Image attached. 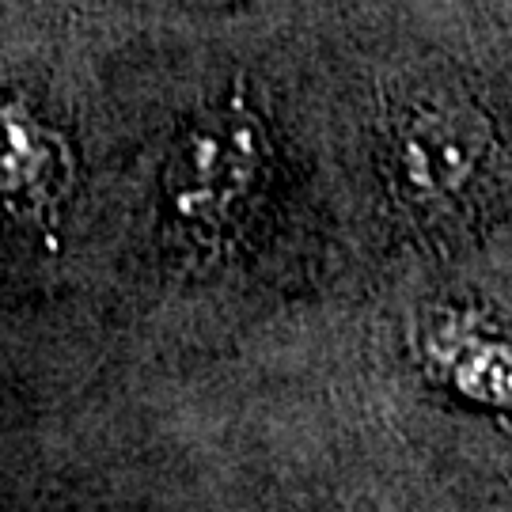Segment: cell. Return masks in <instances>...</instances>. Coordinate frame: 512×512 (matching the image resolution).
<instances>
[{"label": "cell", "instance_id": "6da1fadb", "mask_svg": "<svg viewBox=\"0 0 512 512\" xmlns=\"http://www.w3.org/2000/svg\"><path fill=\"white\" fill-rule=\"evenodd\" d=\"M486 122L475 110L440 103V107H418L403 126L399 137V175L418 198L448 194L456 190L482 156Z\"/></svg>", "mask_w": 512, "mask_h": 512}, {"label": "cell", "instance_id": "7a4b0ae2", "mask_svg": "<svg viewBox=\"0 0 512 512\" xmlns=\"http://www.w3.org/2000/svg\"><path fill=\"white\" fill-rule=\"evenodd\" d=\"M258 156H262L258 122L243 107H228L190 137L175 198L183 202V209H202V213L224 209L251 183Z\"/></svg>", "mask_w": 512, "mask_h": 512}, {"label": "cell", "instance_id": "3957f363", "mask_svg": "<svg viewBox=\"0 0 512 512\" xmlns=\"http://www.w3.org/2000/svg\"><path fill=\"white\" fill-rule=\"evenodd\" d=\"M54 141L27 110L0 103V198H27L46 186Z\"/></svg>", "mask_w": 512, "mask_h": 512}, {"label": "cell", "instance_id": "277c9868", "mask_svg": "<svg viewBox=\"0 0 512 512\" xmlns=\"http://www.w3.org/2000/svg\"><path fill=\"white\" fill-rule=\"evenodd\" d=\"M459 387L482 403L512 406V353L497 346H482L459 368Z\"/></svg>", "mask_w": 512, "mask_h": 512}]
</instances>
